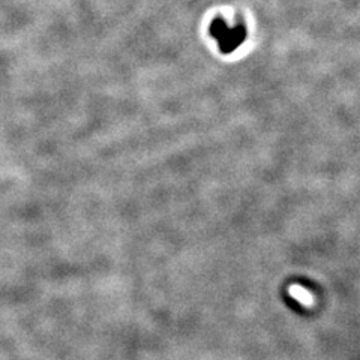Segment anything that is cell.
I'll list each match as a JSON object with an SVG mask.
<instances>
[{
  "label": "cell",
  "instance_id": "cell-1",
  "mask_svg": "<svg viewBox=\"0 0 360 360\" xmlns=\"http://www.w3.org/2000/svg\"><path fill=\"white\" fill-rule=\"evenodd\" d=\"M290 294H291L297 302H300V303L305 305V306H311V305L314 303V296H312L308 290H305L303 287H297V285L291 287Z\"/></svg>",
  "mask_w": 360,
  "mask_h": 360
}]
</instances>
